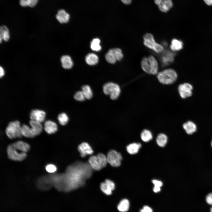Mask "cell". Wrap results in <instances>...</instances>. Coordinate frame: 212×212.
Returning a JSON list of instances; mask_svg holds the SVG:
<instances>
[{"label": "cell", "mask_w": 212, "mask_h": 212, "mask_svg": "<svg viewBox=\"0 0 212 212\" xmlns=\"http://www.w3.org/2000/svg\"><path fill=\"white\" fill-rule=\"evenodd\" d=\"M141 65L143 71L148 74L155 75L158 73V62L152 55L143 57L141 61Z\"/></svg>", "instance_id": "cell-1"}, {"label": "cell", "mask_w": 212, "mask_h": 212, "mask_svg": "<svg viewBox=\"0 0 212 212\" xmlns=\"http://www.w3.org/2000/svg\"><path fill=\"white\" fill-rule=\"evenodd\" d=\"M29 124L31 128L24 124L21 127L22 135L28 138H33L41 133L42 127L41 123L31 120Z\"/></svg>", "instance_id": "cell-2"}, {"label": "cell", "mask_w": 212, "mask_h": 212, "mask_svg": "<svg viewBox=\"0 0 212 212\" xmlns=\"http://www.w3.org/2000/svg\"><path fill=\"white\" fill-rule=\"evenodd\" d=\"M178 77L176 71L172 68L165 69L157 74L159 82L164 85H170L174 83Z\"/></svg>", "instance_id": "cell-3"}, {"label": "cell", "mask_w": 212, "mask_h": 212, "mask_svg": "<svg viewBox=\"0 0 212 212\" xmlns=\"http://www.w3.org/2000/svg\"><path fill=\"white\" fill-rule=\"evenodd\" d=\"M6 133L11 139L22 137L23 135L19 122L15 121L10 122L6 128Z\"/></svg>", "instance_id": "cell-4"}, {"label": "cell", "mask_w": 212, "mask_h": 212, "mask_svg": "<svg viewBox=\"0 0 212 212\" xmlns=\"http://www.w3.org/2000/svg\"><path fill=\"white\" fill-rule=\"evenodd\" d=\"M103 90L105 94L109 95L110 98L112 100L117 99L120 93V89L119 85L116 83L110 82H107L104 85Z\"/></svg>", "instance_id": "cell-5"}, {"label": "cell", "mask_w": 212, "mask_h": 212, "mask_svg": "<svg viewBox=\"0 0 212 212\" xmlns=\"http://www.w3.org/2000/svg\"><path fill=\"white\" fill-rule=\"evenodd\" d=\"M144 45L148 48L157 53H160L164 50L163 46L155 41L153 35L150 33L145 34L143 37Z\"/></svg>", "instance_id": "cell-6"}, {"label": "cell", "mask_w": 212, "mask_h": 212, "mask_svg": "<svg viewBox=\"0 0 212 212\" xmlns=\"http://www.w3.org/2000/svg\"><path fill=\"white\" fill-rule=\"evenodd\" d=\"M7 152L8 158L14 161H22L26 156V153L21 152L13 146L11 144L9 145Z\"/></svg>", "instance_id": "cell-7"}, {"label": "cell", "mask_w": 212, "mask_h": 212, "mask_svg": "<svg viewBox=\"0 0 212 212\" xmlns=\"http://www.w3.org/2000/svg\"><path fill=\"white\" fill-rule=\"evenodd\" d=\"M107 158V162L112 166L115 167H117L120 165L122 159L120 153L113 150H111L108 152Z\"/></svg>", "instance_id": "cell-8"}, {"label": "cell", "mask_w": 212, "mask_h": 212, "mask_svg": "<svg viewBox=\"0 0 212 212\" xmlns=\"http://www.w3.org/2000/svg\"><path fill=\"white\" fill-rule=\"evenodd\" d=\"M193 89L192 85L188 83L181 84L179 85L178 87L180 95L183 98H185L191 96Z\"/></svg>", "instance_id": "cell-9"}, {"label": "cell", "mask_w": 212, "mask_h": 212, "mask_svg": "<svg viewBox=\"0 0 212 212\" xmlns=\"http://www.w3.org/2000/svg\"><path fill=\"white\" fill-rule=\"evenodd\" d=\"M46 113L43 111L39 110H33L30 113L31 120H35L40 123L43 122L45 119Z\"/></svg>", "instance_id": "cell-10"}, {"label": "cell", "mask_w": 212, "mask_h": 212, "mask_svg": "<svg viewBox=\"0 0 212 212\" xmlns=\"http://www.w3.org/2000/svg\"><path fill=\"white\" fill-rule=\"evenodd\" d=\"M78 150L82 157H85L87 155H90L93 153L92 148L87 143L84 142L79 145Z\"/></svg>", "instance_id": "cell-11"}, {"label": "cell", "mask_w": 212, "mask_h": 212, "mask_svg": "<svg viewBox=\"0 0 212 212\" xmlns=\"http://www.w3.org/2000/svg\"><path fill=\"white\" fill-rule=\"evenodd\" d=\"M56 18L61 24L68 22L70 18V15L64 10L60 9L57 11Z\"/></svg>", "instance_id": "cell-12"}, {"label": "cell", "mask_w": 212, "mask_h": 212, "mask_svg": "<svg viewBox=\"0 0 212 212\" xmlns=\"http://www.w3.org/2000/svg\"><path fill=\"white\" fill-rule=\"evenodd\" d=\"M39 188L42 190L49 189L52 186L49 176H44L40 178L38 182Z\"/></svg>", "instance_id": "cell-13"}, {"label": "cell", "mask_w": 212, "mask_h": 212, "mask_svg": "<svg viewBox=\"0 0 212 212\" xmlns=\"http://www.w3.org/2000/svg\"><path fill=\"white\" fill-rule=\"evenodd\" d=\"M14 148L26 153L30 149V146L26 143L22 141H18L11 144Z\"/></svg>", "instance_id": "cell-14"}, {"label": "cell", "mask_w": 212, "mask_h": 212, "mask_svg": "<svg viewBox=\"0 0 212 212\" xmlns=\"http://www.w3.org/2000/svg\"><path fill=\"white\" fill-rule=\"evenodd\" d=\"M44 129L49 134L55 133L57 130V126L54 122L50 120L47 121L44 123Z\"/></svg>", "instance_id": "cell-15"}, {"label": "cell", "mask_w": 212, "mask_h": 212, "mask_svg": "<svg viewBox=\"0 0 212 212\" xmlns=\"http://www.w3.org/2000/svg\"><path fill=\"white\" fill-rule=\"evenodd\" d=\"M183 128L186 133L189 135H191L195 132L197 130L196 125L193 122L189 121L184 123L183 125Z\"/></svg>", "instance_id": "cell-16"}, {"label": "cell", "mask_w": 212, "mask_h": 212, "mask_svg": "<svg viewBox=\"0 0 212 212\" xmlns=\"http://www.w3.org/2000/svg\"><path fill=\"white\" fill-rule=\"evenodd\" d=\"M61 61L62 67L65 69H70L73 66V61L71 57L69 55H63L61 57Z\"/></svg>", "instance_id": "cell-17"}, {"label": "cell", "mask_w": 212, "mask_h": 212, "mask_svg": "<svg viewBox=\"0 0 212 212\" xmlns=\"http://www.w3.org/2000/svg\"><path fill=\"white\" fill-rule=\"evenodd\" d=\"M183 47V43L182 41L174 38L172 39L170 48L174 52L179 51Z\"/></svg>", "instance_id": "cell-18"}, {"label": "cell", "mask_w": 212, "mask_h": 212, "mask_svg": "<svg viewBox=\"0 0 212 212\" xmlns=\"http://www.w3.org/2000/svg\"><path fill=\"white\" fill-rule=\"evenodd\" d=\"M158 6L159 9L161 11L166 12L172 7V2L171 0H162Z\"/></svg>", "instance_id": "cell-19"}, {"label": "cell", "mask_w": 212, "mask_h": 212, "mask_svg": "<svg viewBox=\"0 0 212 212\" xmlns=\"http://www.w3.org/2000/svg\"><path fill=\"white\" fill-rule=\"evenodd\" d=\"M10 38L9 30L5 25L1 26L0 28V42L3 40L6 42L8 41Z\"/></svg>", "instance_id": "cell-20"}, {"label": "cell", "mask_w": 212, "mask_h": 212, "mask_svg": "<svg viewBox=\"0 0 212 212\" xmlns=\"http://www.w3.org/2000/svg\"><path fill=\"white\" fill-rule=\"evenodd\" d=\"M141 147L140 143H133L128 145L126 148L127 152L130 154L133 155L137 153Z\"/></svg>", "instance_id": "cell-21"}, {"label": "cell", "mask_w": 212, "mask_h": 212, "mask_svg": "<svg viewBox=\"0 0 212 212\" xmlns=\"http://www.w3.org/2000/svg\"><path fill=\"white\" fill-rule=\"evenodd\" d=\"M85 60L88 64L94 65L97 63L99 58L96 54L92 53H89L86 56Z\"/></svg>", "instance_id": "cell-22"}, {"label": "cell", "mask_w": 212, "mask_h": 212, "mask_svg": "<svg viewBox=\"0 0 212 212\" xmlns=\"http://www.w3.org/2000/svg\"><path fill=\"white\" fill-rule=\"evenodd\" d=\"M105 58L109 63L113 64L117 61L116 54L114 48L110 49L106 54Z\"/></svg>", "instance_id": "cell-23"}, {"label": "cell", "mask_w": 212, "mask_h": 212, "mask_svg": "<svg viewBox=\"0 0 212 212\" xmlns=\"http://www.w3.org/2000/svg\"><path fill=\"white\" fill-rule=\"evenodd\" d=\"M88 161L91 166L94 169L99 170L102 168L99 163L97 156L94 155L91 156Z\"/></svg>", "instance_id": "cell-24"}, {"label": "cell", "mask_w": 212, "mask_h": 212, "mask_svg": "<svg viewBox=\"0 0 212 212\" xmlns=\"http://www.w3.org/2000/svg\"><path fill=\"white\" fill-rule=\"evenodd\" d=\"M129 202L126 199L122 200L117 206L118 210L120 212H125L127 211L129 208Z\"/></svg>", "instance_id": "cell-25"}, {"label": "cell", "mask_w": 212, "mask_h": 212, "mask_svg": "<svg viewBox=\"0 0 212 212\" xmlns=\"http://www.w3.org/2000/svg\"><path fill=\"white\" fill-rule=\"evenodd\" d=\"M168 141L167 136L163 133H160L157 136L156 141L157 144L160 147H164Z\"/></svg>", "instance_id": "cell-26"}, {"label": "cell", "mask_w": 212, "mask_h": 212, "mask_svg": "<svg viewBox=\"0 0 212 212\" xmlns=\"http://www.w3.org/2000/svg\"><path fill=\"white\" fill-rule=\"evenodd\" d=\"M38 1V0H19V4L23 7L33 8L36 5Z\"/></svg>", "instance_id": "cell-27"}, {"label": "cell", "mask_w": 212, "mask_h": 212, "mask_svg": "<svg viewBox=\"0 0 212 212\" xmlns=\"http://www.w3.org/2000/svg\"><path fill=\"white\" fill-rule=\"evenodd\" d=\"M140 137L142 140L145 142H148L153 138V135L151 132L147 129L144 130L141 132Z\"/></svg>", "instance_id": "cell-28"}, {"label": "cell", "mask_w": 212, "mask_h": 212, "mask_svg": "<svg viewBox=\"0 0 212 212\" xmlns=\"http://www.w3.org/2000/svg\"><path fill=\"white\" fill-rule=\"evenodd\" d=\"M82 89L85 98L91 99L92 97L93 94L90 86L87 85H84L82 87Z\"/></svg>", "instance_id": "cell-29"}, {"label": "cell", "mask_w": 212, "mask_h": 212, "mask_svg": "<svg viewBox=\"0 0 212 212\" xmlns=\"http://www.w3.org/2000/svg\"><path fill=\"white\" fill-rule=\"evenodd\" d=\"M100 41L98 38L94 39L91 42L90 47L91 49L95 51H99L101 50V47L100 45Z\"/></svg>", "instance_id": "cell-30"}, {"label": "cell", "mask_w": 212, "mask_h": 212, "mask_svg": "<svg viewBox=\"0 0 212 212\" xmlns=\"http://www.w3.org/2000/svg\"><path fill=\"white\" fill-rule=\"evenodd\" d=\"M99 163L102 168L105 167L107 162V157L102 153H100L97 155Z\"/></svg>", "instance_id": "cell-31"}, {"label": "cell", "mask_w": 212, "mask_h": 212, "mask_svg": "<svg viewBox=\"0 0 212 212\" xmlns=\"http://www.w3.org/2000/svg\"><path fill=\"white\" fill-rule=\"evenodd\" d=\"M58 119L59 123L62 125H66L69 120V118L65 113L59 114L58 117Z\"/></svg>", "instance_id": "cell-32"}, {"label": "cell", "mask_w": 212, "mask_h": 212, "mask_svg": "<svg viewBox=\"0 0 212 212\" xmlns=\"http://www.w3.org/2000/svg\"><path fill=\"white\" fill-rule=\"evenodd\" d=\"M152 182L154 185L153 191L155 193H158L160 191V187L163 185L162 182L160 180H153Z\"/></svg>", "instance_id": "cell-33"}, {"label": "cell", "mask_w": 212, "mask_h": 212, "mask_svg": "<svg viewBox=\"0 0 212 212\" xmlns=\"http://www.w3.org/2000/svg\"><path fill=\"white\" fill-rule=\"evenodd\" d=\"M100 186L101 190L105 194L107 195H110L111 194L112 191L105 182L101 183Z\"/></svg>", "instance_id": "cell-34"}, {"label": "cell", "mask_w": 212, "mask_h": 212, "mask_svg": "<svg viewBox=\"0 0 212 212\" xmlns=\"http://www.w3.org/2000/svg\"><path fill=\"white\" fill-rule=\"evenodd\" d=\"M74 99L77 101H82L86 99L82 91L77 92L74 95Z\"/></svg>", "instance_id": "cell-35"}, {"label": "cell", "mask_w": 212, "mask_h": 212, "mask_svg": "<svg viewBox=\"0 0 212 212\" xmlns=\"http://www.w3.org/2000/svg\"><path fill=\"white\" fill-rule=\"evenodd\" d=\"M46 171L48 173H53L56 172L57 168L53 164H49L46 165L45 167Z\"/></svg>", "instance_id": "cell-36"}, {"label": "cell", "mask_w": 212, "mask_h": 212, "mask_svg": "<svg viewBox=\"0 0 212 212\" xmlns=\"http://www.w3.org/2000/svg\"><path fill=\"white\" fill-rule=\"evenodd\" d=\"M105 182L112 191L115 189V185L113 182L109 179H106Z\"/></svg>", "instance_id": "cell-37"}, {"label": "cell", "mask_w": 212, "mask_h": 212, "mask_svg": "<svg viewBox=\"0 0 212 212\" xmlns=\"http://www.w3.org/2000/svg\"><path fill=\"white\" fill-rule=\"evenodd\" d=\"M206 201L208 204L212 205V193H209L206 196Z\"/></svg>", "instance_id": "cell-38"}, {"label": "cell", "mask_w": 212, "mask_h": 212, "mask_svg": "<svg viewBox=\"0 0 212 212\" xmlns=\"http://www.w3.org/2000/svg\"><path fill=\"white\" fill-rule=\"evenodd\" d=\"M143 209L147 212H153L152 209L149 207L147 206H144Z\"/></svg>", "instance_id": "cell-39"}, {"label": "cell", "mask_w": 212, "mask_h": 212, "mask_svg": "<svg viewBox=\"0 0 212 212\" xmlns=\"http://www.w3.org/2000/svg\"><path fill=\"white\" fill-rule=\"evenodd\" d=\"M4 74V70L1 67H0V78H1L3 77Z\"/></svg>", "instance_id": "cell-40"}, {"label": "cell", "mask_w": 212, "mask_h": 212, "mask_svg": "<svg viewBox=\"0 0 212 212\" xmlns=\"http://www.w3.org/2000/svg\"><path fill=\"white\" fill-rule=\"evenodd\" d=\"M206 4L208 5H212V0H203Z\"/></svg>", "instance_id": "cell-41"}, {"label": "cell", "mask_w": 212, "mask_h": 212, "mask_svg": "<svg viewBox=\"0 0 212 212\" xmlns=\"http://www.w3.org/2000/svg\"><path fill=\"white\" fill-rule=\"evenodd\" d=\"M124 4H129L131 3L132 0H121Z\"/></svg>", "instance_id": "cell-42"}, {"label": "cell", "mask_w": 212, "mask_h": 212, "mask_svg": "<svg viewBox=\"0 0 212 212\" xmlns=\"http://www.w3.org/2000/svg\"><path fill=\"white\" fill-rule=\"evenodd\" d=\"M162 0H154L155 4L158 6L160 4Z\"/></svg>", "instance_id": "cell-43"}, {"label": "cell", "mask_w": 212, "mask_h": 212, "mask_svg": "<svg viewBox=\"0 0 212 212\" xmlns=\"http://www.w3.org/2000/svg\"><path fill=\"white\" fill-rule=\"evenodd\" d=\"M140 212H147L146 211H145L143 209H142L140 210Z\"/></svg>", "instance_id": "cell-44"}, {"label": "cell", "mask_w": 212, "mask_h": 212, "mask_svg": "<svg viewBox=\"0 0 212 212\" xmlns=\"http://www.w3.org/2000/svg\"><path fill=\"white\" fill-rule=\"evenodd\" d=\"M211 212H212V207L210 209Z\"/></svg>", "instance_id": "cell-45"}, {"label": "cell", "mask_w": 212, "mask_h": 212, "mask_svg": "<svg viewBox=\"0 0 212 212\" xmlns=\"http://www.w3.org/2000/svg\"><path fill=\"white\" fill-rule=\"evenodd\" d=\"M211 147H212V140L211 142Z\"/></svg>", "instance_id": "cell-46"}]
</instances>
